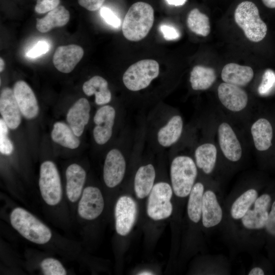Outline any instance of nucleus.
Listing matches in <instances>:
<instances>
[{
	"mask_svg": "<svg viewBox=\"0 0 275 275\" xmlns=\"http://www.w3.org/2000/svg\"><path fill=\"white\" fill-rule=\"evenodd\" d=\"M154 9L148 3L138 2L129 8L124 18L123 36L131 41H139L149 33L154 22Z\"/></svg>",
	"mask_w": 275,
	"mask_h": 275,
	"instance_id": "f257e3e1",
	"label": "nucleus"
},
{
	"mask_svg": "<svg viewBox=\"0 0 275 275\" xmlns=\"http://www.w3.org/2000/svg\"><path fill=\"white\" fill-rule=\"evenodd\" d=\"M170 173L174 194L181 198L188 196L198 175L194 159L187 155L175 157L171 163Z\"/></svg>",
	"mask_w": 275,
	"mask_h": 275,
	"instance_id": "f03ea898",
	"label": "nucleus"
},
{
	"mask_svg": "<svg viewBox=\"0 0 275 275\" xmlns=\"http://www.w3.org/2000/svg\"><path fill=\"white\" fill-rule=\"evenodd\" d=\"M13 227L23 237L34 243L44 244L51 237L50 229L25 209L17 207L10 215Z\"/></svg>",
	"mask_w": 275,
	"mask_h": 275,
	"instance_id": "7ed1b4c3",
	"label": "nucleus"
},
{
	"mask_svg": "<svg viewBox=\"0 0 275 275\" xmlns=\"http://www.w3.org/2000/svg\"><path fill=\"white\" fill-rule=\"evenodd\" d=\"M234 19L251 41L258 42L265 37L267 28L259 16L256 5L250 1L240 3L235 9Z\"/></svg>",
	"mask_w": 275,
	"mask_h": 275,
	"instance_id": "20e7f679",
	"label": "nucleus"
},
{
	"mask_svg": "<svg viewBox=\"0 0 275 275\" xmlns=\"http://www.w3.org/2000/svg\"><path fill=\"white\" fill-rule=\"evenodd\" d=\"M159 74V66L151 59L139 61L130 66L124 72L122 80L125 87L132 92L148 88Z\"/></svg>",
	"mask_w": 275,
	"mask_h": 275,
	"instance_id": "39448f33",
	"label": "nucleus"
},
{
	"mask_svg": "<svg viewBox=\"0 0 275 275\" xmlns=\"http://www.w3.org/2000/svg\"><path fill=\"white\" fill-rule=\"evenodd\" d=\"M171 185L165 181L154 184L148 196L147 213L154 221H161L169 217L173 210L171 199L173 194Z\"/></svg>",
	"mask_w": 275,
	"mask_h": 275,
	"instance_id": "423d86ee",
	"label": "nucleus"
},
{
	"mask_svg": "<svg viewBox=\"0 0 275 275\" xmlns=\"http://www.w3.org/2000/svg\"><path fill=\"white\" fill-rule=\"evenodd\" d=\"M42 198L46 204L54 206L62 199V189L58 170L51 161H45L40 166L39 180Z\"/></svg>",
	"mask_w": 275,
	"mask_h": 275,
	"instance_id": "0eeeda50",
	"label": "nucleus"
},
{
	"mask_svg": "<svg viewBox=\"0 0 275 275\" xmlns=\"http://www.w3.org/2000/svg\"><path fill=\"white\" fill-rule=\"evenodd\" d=\"M115 228L120 236L127 235L135 222L138 207L130 196L123 195L117 200L115 207Z\"/></svg>",
	"mask_w": 275,
	"mask_h": 275,
	"instance_id": "6e6552de",
	"label": "nucleus"
},
{
	"mask_svg": "<svg viewBox=\"0 0 275 275\" xmlns=\"http://www.w3.org/2000/svg\"><path fill=\"white\" fill-rule=\"evenodd\" d=\"M126 170L125 154L118 148H113L107 153L103 170L105 185L114 188L119 185L124 179Z\"/></svg>",
	"mask_w": 275,
	"mask_h": 275,
	"instance_id": "1a4fd4ad",
	"label": "nucleus"
},
{
	"mask_svg": "<svg viewBox=\"0 0 275 275\" xmlns=\"http://www.w3.org/2000/svg\"><path fill=\"white\" fill-rule=\"evenodd\" d=\"M116 117V109L110 105H103L97 110L94 117L95 125L93 134L98 145H104L111 138Z\"/></svg>",
	"mask_w": 275,
	"mask_h": 275,
	"instance_id": "9d476101",
	"label": "nucleus"
},
{
	"mask_svg": "<svg viewBox=\"0 0 275 275\" xmlns=\"http://www.w3.org/2000/svg\"><path fill=\"white\" fill-rule=\"evenodd\" d=\"M104 207V199L100 190L97 187L88 186L82 191L78 205V213L83 219L93 220L101 214Z\"/></svg>",
	"mask_w": 275,
	"mask_h": 275,
	"instance_id": "9b49d317",
	"label": "nucleus"
},
{
	"mask_svg": "<svg viewBox=\"0 0 275 275\" xmlns=\"http://www.w3.org/2000/svg\"><path fill=\"white\" fill-rule=\"evenodd\" d=\"M271 201V197L267 194L258 197L253 207L251 208L241 219L243 226L250 230H260L265 228Z\"/></svg>",
	"mask_w": 275,
	"mask_h": 275,
	"instance_id": "f8f14e48",
	"label": "nucleus"
},
{
	"mask_svg": "<svg viewBox=\"0 0 275 275\" xmlns=\"http://www.w3.org/2000/svg\"><path fill=\"white\" fill-rule=\"evenodd\" d=\"M217 94L222 104L231 111L240 112L247 105L248 95L240 87L224 82L218 86Z\"/></svg>",
	"mask_w": 275,
	"mask_h": 275,
	"instance_id": "ddd939ff",
	"label": "nucleus"
},
{
	"mask_svg": "<svg viewBox=\"0 0 275 275\" xmlns=\"http://www.w3.org/2000/svg\"><path fill=\"white\" fill-rule=\"evenodd\" d=\"M84 54L82 48L77 45L60 46L55 51L53 64L56 69L64 73L71 72Z\"/></svg>",
	"mask_w": 275,
	"mask_h": 275,
	"instance_id": "4468645a",
	"label": "nucleus"
},
{
	"mask_svg": "<svg viewBox=\"0 0 275 275\" xmlns=\"http://www.w3.org/2000/svg\"><path fill=\"white\" fill-rule=\"evenodd\" d=\"M14 94L21 114L27 119H33L39 113V106L35 95L29 85L23 80L15 82Z\"/></svg>",
	"mask_w": 275,
	"mask_h": 275,
	"instance_id": "2eb2a0df",
	"label": "nucleus"
},
{
	"mask_svg": "<svg viewBox=\"0 0 275 275\" xmlns=\"http://www.w3.org/2000/svg\"><path fill=\"white\" fill-rule=\"evenodd\" d=\"M218 138L221 150L225 157L233 162L238 161L242 151L240 143L231 126L221 123L218 128Z\"/></svg>",
	"mask_w": 275,
	"mask_h": 275,
	"instance_id": "dca6fc26",
	"label": "nucleus"
},
{
	"mask_svg": "<svg viewBox=\"0 0 275 275\" xmlns=\"http://www.w3.org/2000/svg\"><path fill=\"white\" fill-rule=\"evenodd\" d=\"M0 112L3 119L11 129H16L21 123V111L13 90L4 88L0 95Z\"/></svg>",
	"mask_w": 275,
	"mask_h": 275,
	"instance_id": "f3484780",
	"label": "nucleus"
},
{
	"mask_svg": "<svg viewBox=\"0 0 275 275\" xmlns=\"http://www.w3.org/2000/svg\"><path fill=\"white\" fill-rule=\"evenodd\" d=\"M223 217L222 208L215 193L212 190L204 191L203 198L201 221L206 228L218 225Z\"/></svg>",
	"mask_w": 275,
	"mask_h": 275,
	"instance_id": "a211bd4d",
	"label": "nucleus"
},
{
	"mask_svg": "<svg viewBox=\"0 0 275 275\" xmlns=\"http://www.w3.org/2000/svg\"><path fill=\"white\" fill-rule=\"evenodd\" d=\"M91 106L85 98L78 99L69 109L67 114V121L74 134L78 137L81 135L90 119Z\"/></svg>",
	"mask_w": 275,
	"mask_h": 275,
	"instance_id": "6ab92c4d",
	"label": "nucleus"
},
{
	"mask_svg": "<svg viewBox=\"0 0 275 275\" xmlns=\"http://www.w3.org/2000/svg\"><path fill=\"white\" fill-rule=\"evenodd\" d=\"M183 128L181 116L179 115L172 116L157 131L156 138L158 145L167 148L175 144L181 137Z\"/></svg>",
	"mask_w": 275,
	"mask_h": 275,
	"instance_id": "aec40b11",
	"label": "nucleus"
},
{
	"mask_svg": "<svg viewBox=\"0 0 275 275\" xmlns=\"http://www.w3.org/2000/svg\"><path fill=\"white\" fill-rule=\"evenodd\" d=\"M155 178L156 171L152 163L138 168L133 181L134 193L138 199H143L149 196L155 184Z\"/></svg>",
	"mask_w": 275,
	"mask_h": 275,
	"instance_id": "412c9836",
	"label": "nucleus"
},
{
	"mask_svg": "<svg viewBox=\"0 0 275 275\" xmlns=\"http://www.w3.org/2000/svg\"><path fill=\"white\" fill-rule=\"evenodd\" d=\"M66 195L70 201L75 202L80 196L86 177L85 170L79 165L73 163L66 171Z\"/></svg>",
	"mask_w": 275,
	"mask_h": 275,
	"instance_id": "4be33fe9",
	"label": "nucleus"
},
{
	"mask_svg": "<svg viewBox=\"0 0 275 275\" xmlns=\"http://www.w3.org/2000/svg\"><path fill=\"white\" fill-rule=\"evenodd\" d=\"M253 76L254 71L251 67L233 63L226 64L221 73L224 82L239 87L246 85Z\"/></svg>",
	"mask_w": 275,
	"mask_h": 275,
	"instance_id": "5701e85b",
	"label": "nucleus"
},
{
	"mask_svg": "<svg viewBox=\"0 0 275 275\" xmlns=\"http://www.w3.org/2000/svg\"><path fill=\"white\" fill-rule=\"evenodd\" d=\"M82 90L88 96L94 95L95 102L97 105H105L111 101L112 93L108 88V82L100 76H94L85 81L82 86Z\"/></svg>",
	"mask_w": 275,
	"mask_h": 275,
	"instance_id": "b1692460",
	"label": "nucleus"
},
{
	"mask_svg": "<svg viewBox=\"0 0 275 275\" xmlns=\"http://www.w3.org/2000/svg\"><path fill=\"white\" fill-rule=\"evenodd\" d=\"M70 19L69 12L63 6H59L42 18H37L36 27L42 33L57 27L65 25Z\"/></svg>",
	"mask_w": 275,
	"mask_h": 275,
	"instance_id": "393cba45",
	"label": "nucleus"
},
{
	"mask_svg": "<svg viewBox=\"0 0 275 275\" xmlns=\"http://www.w3.org/2000/svg\"><path fill=\"white\" fill-rule=\"evenodd\" d=\"M251 130L257 150L264 151L270 147L273 131L272 126L268 120L265 118L259 119L253 123Z\"/></svg>",
	"mask_w": 275,
	"mask_h": 275,
	"instance_id": "a878e982",
	"label": "nucleus"
},
{
	"mask_svg": "<svg viewBox=\"0 0 275 275\" xmlns=\"http://www.w3.org/2000/svg\"><path fill=\"white\" fill-rule=\"evenodd\" d=\"M216 158L217 150L212 144H203L195 150V158L197 167L206 174H210L213 172Z\"/></svg>",
	"mask_w": 275,
	"mask_h": 275,
	"instance_id": "bb28decb",
	"label": "nucleus"
},
{
	"mask_svg": "<svg viewBox=\"0 0 275 275\" xmlns=\"http://www.w3.org/2000/svg\"><path fill=\"white\" fill-rule=\"evenodd\" d=\"M215 79V71L211 68L197 65L190 72L189 81L192 89L196 91L209 89Z\"/></svg>",
	"mask_w": 275,
	"mask_h": 275,
	"instance_id": "cd10ccee",
	"label": "nucleus"
},
{
	"mask_svg": "<svg viewBox=\"0 0 275 275\" xmlns=\"http://www.w3.org/2000/svg\"><path fill=\"white\" fill-rule=\"evenodd\" d=\"M52 140L61 146L74 149L80 145V141L70 126L64 122H57L51 133Z\"/></svg>",
	"mask_w": 275,
	"mask_h": 275,
	"instance_id": "c85d7f7f",
	"label": "nucleus"
},
{
	"mask_svg": "<svg viewBox=\"0 0 275 275\" xmlns=\"http://www.w3.org/2000/svg\"><path fill=\"white\" fill-rule=\"evenodd\" d=\"M204 186L201 182L195 183L189 195L187 212L189 219L194 223L201 219Z\"/></svg>",
	"mask_w": 275,
	"mask_h": 275,
	"instance_id": "c756f323",
	"label": "nucleus"
},
{
	"mask_svg": "<svg viewBox=\"0 0 275 275\" xmlns=\"http://www.w3.org/2000/svg\"><path fill=\"white\" fill-rule=\"evenodd\" d=\"M258 197V192L254 188H250L241 194L231 205V217L235 220L241 219L253 205Z\"/></svg>",
	"mask_w": 275,
	"mask_h": 275,
	"instance_id": "7c9ffc66",
	"label": "nucleus"
},
{
	"mask_svg": "<svg viewBox=\"0 0 275 275\" xmlns=\"http://www.w3.org/2000/svg\"><path fill=\"white\" fill-rule=\"evenodd\" d=\"M187 25L191 32L203 37L208 36L210 32L208 17L197 8L192 9L188 13Z\"/></svg>",
	"mask_w": 275,
	"mask_h": 275,
	"instance_id": "2f4dec72",
	"label": "nucleus"
},
{
	"mask_svg": "<svg viewBox=\"0 0 275 275\" xmlns=\"http://www.w3.org/2000/svg\"><path fill=\"white\" fill-rule=\"evenodd\" d=\"M42 270L45 275H65L66 270L62 263L52 258L44 259L41 263Z\"/></svg>",
	"mask_w": 275,
	"mask_h": 275,
	"instance_id": "473e14b6",
	"label": "nucleus"
},
{
	"mask_svg": "<svg viewBox=\"0 0 275 275\" xmlns=\"http://www.w3.org/2000/svg\"><path fill=\"white\" fill-rule=\"evenodd\" d=\"M8 126L3 119H0V152L4 155H10L13 145L8 136Z\"/></svg>",
	"mask_w": 275,
	"mask_h": 275,
	"instance_id": "72a5a7b5",
	"label": "nucleus"
},
{
	"mask_svg": "<svg viewBox=\"0 0 275 275\" xmlns=\"http://www.w3.org/2000/svg\"><path fill=\"white\" fill-rule=\"evenodd\" d=\"M275 89V72L267 69L264 72L262 81L258 88L259 94L263 96L269 95Z\"/></svg>",
	"mask_w": 275,
	"mask_h": 275,
	"instance_id": "f704fd0d",
	"label": "nucleus"
},
{
	"mask_svg": "<svg viewBox=\"0 0 275 275\" xmlns=\"http://www.w3.org/2000/svg\"><path fill=\"white\" fill-rule=\"evenodd\" d=\"M100 14L103 20L108 24L115 28L120 26V19L107 7H103L100 9Z\"/></svg>",
	"mask_w": 275,
	"mask_h": 275,
	"instance_id": "c9c22d12",
	"label": "nucleus"
},
{
	"mask_svg": "<svg viewBox=\"0 0 275 275\" xmlns=\"http://www.w3.org/2000/svg\"><path fill=\"white\" fill-rule=\"evenodd\" d=\"M59 4L60 0H37L35 11L39 14L45 13L57 8Z\"/></svg>",
	"mask_w": 275,
	"mask_h": 275,
	"instance_id": "e433bc0d",
	"label": "nucleus"
},
{
	"mask_svg": "<svg viewBox=\"0 0 275 275\" xmlns=\"http://www.w3.org/2000/svg\"><path fill=\"white\" fill-rule=\"evenodd\" d=\"M48 44L44 41L37 42L26 53V56L31 58H35L46 53L49 50Z\"/></svg>",
	"mask_w": 275,
	"mask_h": 275,
	"instance_id": "4c0bfd02",
	"label": "nucleus"
},
{
	"mask_svg": "<svg viewBox=\"0 0 275 275\" xmlns=\"http://www.w3.org/2000/svg\"><path fill=\"white\" fill-rule=\"evenodd\" d=\"M160 31L162 33L163 38L167 40H174L179 38V32L174 26L162 24L160 26Z\"/></svg>",
	"mask_w": 275,
	"mask_h": 275,
	"instance_id": "58836bf2",
	"label": "nucleus"
},
{
	"mask_svg": "<svg viewBox=\"0 0 275 275\" xmlns=\"http://www.w3.org/2000/svg\"><path fill=\"white\" fill-rule=\"evenodd\" d=\"M265 229L268 234L275 237V201L273 202L269 212Z\"/></svg>",
	"mask_w": 275,
	"mask_h": 275,
	"instance_id": "ea45409f",
	"label": "nucleus"
},
{
	"mask_svg": "<svg viewBox=\"0 0 275 275\" xmlns=\"http://www.w3.org/2000/svg\"><path fill=\"white\" fill-rule=\"evenodd\" d=\"M105 0H78L80 6L90 11L99 10Z\"/></svg>",
	"mask_w": 275,
	"mask_h": 275,
	"instance_id": "a19ab883",
	"label": "nucleus"
},
{
	"mask_svg": "<svg viewBox=\"0 0 275 275\" xmlns=\"http://www.w3.org/2000/svg\"><path fill=\"white\" fill-rule=\"evenodd\" d=\"M249 275H264V271L260 267H255L251 269L249 272Z\"/></svg>",
	"mask_w": 275,
	"mask_h": 275,
	"instance_id": "79ce46f5",
	"label": "nucleus"
},
{
	"mask_svg": "<svg viewBox=\"0 0 275 275\" xmlns=\"http://www.w3.org/2000/svg\"><path fill=\"white\" fill-rule=\"evenodd\" d=\"M166 1L169 5L178 6L184 5L186 0H166Z\"/></svg>",
	"mask_w": 275,
	"mask_h": 275,
	"instance_id": "37998d69",
	"label": "nucleus"
},
{
	"mask_svg": "<svg viewBox=\"0 0 275 275\" xmlns=\"http://www.w3.org/2000/svg\"><path fill=\"white\" fill-rule=\"evenodd\" d=\"M264 5L271 9L275 8V0H262Z\"/></svg>",
	"mask_w": 275,
	"mask_h": 275,
	"instance_id": "c03bdc74",
	"label": "nucleus"
},
{
	"mask_svg": "<svg viewBox=\"0 0 275 275\" xmlns=\"http://www.w3.org/2000/svg\"><path fill=\"white\" fill-rule=\"evenodd\" d=\"M138 274L139 275H151L153 274V272L148 270H144L142 271L139 272Z\"/></svg>",
	"mask_w": 275,
	"mask_h": 275,
	"instance_id": "a18cd8bd",
	"label": "nucleus"
},
{
	"mask_svg": "<svg viewBox=\"0 0 275 275\" xmlns=\"http://www.w3.org/2000/svg\"><path fill=\"white\" fill-rule=\"evenodd\" d=\"M5 68V62L3 60V59L1 58H0V72H2L4 69Z\"/></svg>",
	"mask_w": 275,
	"mask_h": 275,
	"instance_id": "49530a36",
	"label": "nucleus"
}]
</instances>
